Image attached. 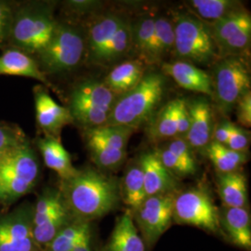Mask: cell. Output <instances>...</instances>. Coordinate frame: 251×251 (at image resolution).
I'll list each match as a JSON object with an SVG mask.
<instances>
[{"instance_id": "6da1fadb", "label": "cell", "mask_w": 251, "mask_h": 251, "mask_svg": "<svg viewBox=\"0 0 251 251\" xmlns=\"http://www.w3.org/2000/svg\"><path fill=\"white\" fill-rule=\"evenodd\" d=\"M60 192L73 220L88 222L107 215L120 200L117 179L86 168L70 179L61 180Z\"/></svg>"}, {"instance_id": "7a4b0ae2", "label": "cell", "mask_w": 251, "mask_h": 251, "mask_svg": "<svg viewBox=\"0 0 251 251\" xmlns=\"http://www.w3.org/2000/svg\"><path fill=\"white\" fill-rule=\"evenodd\" d=\"M57 23L48 2L14 3L9 48L35 57L50 42Z\"/></svg>"}, {"instance_id": "3957f363", "label": "cell", "mask_w": 251, "mask_h": 251, "mask_svg": "<svg viewBox=\"0 0 251 251\" xmlns=\"http://www.w3.org/2000/svg\"><path fill=\"white\" fill-rule=\"evenodd\" d=\"M165 86L161 74L144 75L135 88L117 97L105 125L126 126L136 129L150 120L161 102Z\"/></svg>"}, {"instance_id": "277c9868", "label": "cell", "mask_w": 251, "mask_h": 251, "mask_svg": "<svg viewBox=\"0 0 251 251\" xmlns=\"http://www.w3.org/2000/svg\"><path fill=\"white\" fill-rule=\"evenodd\" d=\"M46 75L74 70L86 59V34L77 25L59 22L48 45L34 57Z\"/></svg>"}, {"instance_id": "5b68a950", "label": "cell", "mask_w": 251, "mask_h": 251, "mask_svg": "<svg viewBox=\"0 0 251 251\" xmlns=\"http://www.w3.org/2000/svg\"><path fill=\"white\" fill-rule=\"evenodd\" d=\"M40 165L29 140L0 161V205L8 206L29 194L37 183Z\"/></svg>"}, {"instance_id": "8992f818", "label": "cell", "mask_w": 251, "mask_h": 251, "mask_svg": "<svg viewBox=\"0 0 251 251\" xmlns=\"http://www.w3.org/2000/svg\"><path fill=\"white\" fill-rule=\"evenodd\" d=\"M116 99L117 96L102 81L86 79L73 87L67 108L73 122L88 130L106 124Z\"/></svg>"}, {"instance_id": "52a82bcc", "label": "cell", "mask_w": 251, "mask_h": 251, "mask_svg": "<svg viewBox=\"0 0 251 251\" xmlns=\"http://www.w3.org/2000/svg\"><path fill=\"white\" fill-rule=\"evenodd\" d=\"M174 52L179 61L194 65H209L219 59V51L208 25L191 14L175 20Z\"/></svg>"}, {"instance_id": "ba28073f", "label": "cell", "mask_w": 251, "mask_h": 251, "mask_svg": "<svg viewBox=\"0 0 251 251\" xmlns=\"http://www.w3.org/2000/svg\"><path fill=\"white\" fill-rule=\"evenodd\" d=\"M211 79L216 105L225 116L233 111L239 100L251 91V71L243 57L219 59Z\"/></svg>"}, {"instance_id": "9c48e42d", "label": "cell", "mask_w": 251, "mask_h": 251, "mask_svg": "<svg viewBox=\"0 0 251 251\" xmlns=\"http://www.w3.org/2000/svg\"><path fill=\"white\" fill-rule=\"evenodd\" d=\"M173 219L179 225H192L209 233L221 230L219 209L206 190L193 188L176 195Z\"/></svg>"}, {"instance_id": "30bf717a", "label": "cell", "mask_w": 251, "mask_h": 251, "mask_svg": "<svg viewBox=\"0 0 251 251\" xmlns=\"http://www.w3.org/2000/svg\"><path fill=\"white\" fill-rule=\"evenodd\" d=\"M211 36L218 48L219 56L245 57L250 51L251 41V16L247 9L208 25Z\"/></svg>"}, {"instance_id": "8fae6325", "label": "cell", "mask_w": 251, "mask_h": 251, "mask_svg": "<svg viewBox=\"0 0 251 251\" xmlns=\"http://www.w3.org/2000/svg\"><path fill=\"white\" fill-rule=\"evenodd\" d=\"M175 198V192L148 197L132 212L144 241L149 246L156 242L171 226Z\"/></svg>"}, {"instance_id": "7c38bea8", "label": "cell", "mask_w": 251, "mask_h": 251, "mask_svg": "<svg viewBox=\"0 0 251 251\" xmlns=\"http://www.w3.org/2000/svg\"><path fill=\"white\" fill-rule=\"evenodd\" d=\"M34 205L24 203L0 217V251H34Z\"/></svg>"}, {"instance_id": "4fadbf2b", "label": "cell", "mask_w": 251, "mask_h": 251, "mask_svg": "<svg viewBox=\"0 0 251 251\" xmlns=\"http://www.w3.org/2000/svg\"><path fill=\"white\" fill-rule=\"evenodd\" d=\"M33 93L38 128L44 136L60 139L63 127L74 123L69 109L56 102L43 85H36Z\"/></svg>"}, {"instance_id": "5bb4252c", "label": "cell", "mask_w": 251, "mask_h": 251, "mask_svg": "<svg viewBox=\"0 0 251 251\" xmlns=\"http://www.w3.org/2000/svg\"><path fill=\"white\" fill-rule=\"evenodd\" d=\"M124 18L116 13H107L90 22L85 31L87 63L98 66L102 52Z\"/></svg>"}, {"instance_id": "9a60e30c", "label": "cell", "mask_w": 251, "mask_h": 251, "mask_svg": "<svg viewBox=\"0 0 251 251\" xmlns=\"http://www.w3.org/2000/svg\"><path fill=\"white\" fill-rule=\"evenodd\" d=\"M188 107L191 122L184 139L193 150L206 149L212 140L215 127L212 108L205 99L195 100Z\"/></svg>"}, {"instance_id": "2e32d148", "label": "cell", "mask_w": 251, "mask_h": 251, "mask_svg": "<svg viewBox=\"0 0 251 251\" xmlns=\"http://www.w3.org/2000/svg\"><path fill=\"white\" fill-rule=\"evenodd\" d=\"M144 175L146 197L174 193L177 187V179L162 164L156 153L144 152L139 159Z\"/></svg>"}, {"instance_id": "e0dca14e", "label": "cell", "mask_w": 251, "mask_h": 251, "mask_svg": "<svg viewBox=\"0 0 251 251\" xmlns=\"http://www.w3.org/2000/svg\"><path fill=\"white\" fill-rule=\"evenodd\" d=\"M0 75L32 78L40 82L46 88H53L48 76L40 70L36 59L13 48H7L0 54Z\"/></svg>"}, {"instance_id": "ac0fdd59", "label": "cell", "mask_w": 251, "mask_h": 251, "mask_svg": "<svg viewBox=\"0 0 251 251\" xmlns=\"http://www.w3.org/2000/svg\"><path fill=\"white\" fill-rule=\"evenodd\" d=\"M162 71L184 90L212 96L211 76L192 63L183 61L163 63Z\"/></svg>"}, {"instance_id": "d6986e66", "label": "cell", "mask_w": 251, "mask_h": 251, "mask_svg": "<svg viewBox=\"0 0 251 251\" xmlns=\"http://www.w3.org/2000/svg\"><path fill=\"white\" fill-rule=\"evenodd\" d=\"M36 147L47 168L53 171L61 180L70 179L77 172L74 167L70 153L63 147L61 139L44 136L36 139Z\"/></svg>"}, {"instance_id": "ffe728a7", "label": "cell", "mask_w": 251, "mask_h": 251, "mask_svg": "<svg viewBox=\"0 0 251 251\" xmlns=\"http://www.w3.org/2000/svg\"><path fill=\"white\" fill-rule=\"evenodd\" d=\"M220 225L223 226L233 245L251 250V218L248 207L223 206L219 211Z\"/></svg>"}, {"instance_id": "44dd1931", "label": "cell", "mask_w": 251, "mask_h": 251, "mask_svg": "<svg viewBox=\"0 0 251 251\" xmlns=\"http://www.w3.org/2000/svg\"><path fill=\"white\" fill-rule=\"evenodd\" d=\"M145 75V64L134 59L116 65L109 73L103 84L117 97L132 90Z\"/></svg>"}, {"instance_id": "7402d4cb", "label": "cell", "mask_w": 251, "mask_h": 251, "mask_svg": "<svg viewBox=\"0 0 251 251\" xmlns=\"http://www.w3.org/2000/svg\"><path fill=\"white\" fill-rule=\"evenodd\" d=\"M144 251V241L135 225L133 214L126 210L117 218L108 244V251Z\"/></svg>"}, {"instance_id": "603a6c76", "label": "cell", "mask_w": 251, "mask_h": 251, "mask_svg": "<svg viewBox=\"0 0 251 251\" xmlns=\"http://www.w3.org/2000/svg\"><path fill=\"white\" fill-rule=\"evenodd\" d=\"M218 191L224 206L229 207L248 206V180L241 171L218 174Z\"/></svg>"}, {"instance_id": "cb8c5ba5", "label": "cell", "mask_w": 251, "mask_h": 251, "mask_svg": "<svg viewBox=\"0 0 251 251\" xmlns=\"http://www.w3.org/2000/svg\"><path fill=\"white\" fill-rule=\"evenodd\" d=\"M187 6L191 15L207 25L244 9L242 4L234 0H192Z\"/></svg>"}, {"instance_id": "d4e9b609", "label": "cell", "mask_w": 251, "mask_h": 251, "mask_svg": "<svg viewBox=\"0 0 251 251\" xmlns=\"http://www.w3.org/2000/svg\"><path fill=\"white\" fill-rule=\"evenodd\" d=\"M154 18L150 14L140 17L131 23L132 48L138 60L146 64H152V55L154 39Z\"/></svg>"}, {"instance_id": "484cf974", "label": "cell", "mask_w": 251, "mask_h": 251, "mask_svg": "<svg viewBox=\"0 0 251 251\" xmlns=\"http://www.w3.org/2000/svg\"><path fill=\"white\" fill-rule=\"evenodd\" d=\"M84 138L91 160L100 170L115 171L125 160L126 152L117 151L103 144L89 130H84Z\"/></svg>"}, {"instance_id": "4316f807", "label": "cell", "mask_w": 251, "mask_h": 251, "mask_svg": "<svg viewBox=\"0 0 251 251\" xmlns=\"http://www.w3.org/2000/svg\"><path fill=\"white\" fill-rule=\"evenodd\" d=\"M132 48L131 23L124 18L100 59L98 66H110L121 61Z\"/></svg>"}, {"instance_id": "83f0119b", "label": "cell", "mask_w": 251, "mask_h": 251, "mask_svg": "<svg viewBox=\"0 0 251 251\" xmlns=\"http://www.w3.org/2000/svg\"><path fill=\"white\" fill-rule=\"evenodd\" d=\"M144 175L140 164L130 167L125 173L120 184V198L131 212L136 211L146 199Z\"/></svg>"}, {"instance_id": "f1b7e54d", "label": "cell", "mask_w": 251, "mask_h": 251, "mask_svg": "<svg viewBox=\"0 0 251 251\" xmlns=\"http://www.w3.org/2000/svg\"><path fill=\"white\" fill-rule=\"evenodd\" d=\"M174 25L165 16L154 18V39L152 47V63H160L174 52Z\"/></svg>"}, {"instance_id": "f546056e", "label": "cell", "mask_w": 251, "mask_h": 251, "mask_svg": "<svg viewBox=\"0 0 251 251\" xmlns=\"http://www.w3.org/2000/svg\"><path fill=\"white\" fill-rule=\"evenodd\" d=\"M73 218L69 214L65 205L56 210L53 214L47 218L38 226L33 228V235L36 247L43 251L46 247L52 241L54 237L68 224Z\"/></svg>"}, {"instance_id": "4dcf8cb0", "label": "cell", "mask_w": 251, "mask_h": 251, "mask_svg": "<svg viewBox=\"0 0 251 251\" xmlns=\"http://www.w3.org/2000/svg\"><path fill=\"white\" fill-rule=\"evenodd\" d=\"M206 152L218 174L239 171V168L248 159L247 152H235L215 142L209 143L206 147Z\"/></svg>"}, {"instance_id": "1f68e13d", "label": "cell", "mask_w": 251, "mask_h": 251, "mask_svg": "<svg viewBox=\"0 0 251 251\" xmlns=\"http://www.w3.org/2000/svg\"><path fill=\"white\" fill-rule=\"evenodd\" d=\"M149 138L154 142L178 137L175 117V100L168 102L161 110L152 117L148 127Z\"/></svg>"}, {"instance_id": "d6a6232c", "label": "cell", "mask_w": 251, "mask_h": 251, "mask_svg": "<svg viewBox=\"0 0 251 251\" xmlns=\"http://www.w3.org/2000/svg\"><path fill=\"white\" fill-rule=\"evenodd\" d=\"M90 233V223L73 220L59 232L43 251H72L77 243Z\"/></svg>"}, {"instance_id": "836d02e7", "label": "cell", "mask_w": 251, "mask_h": 251, "mask_svg": "<svg viewBox=\"0 0 251 251\" xmlns=\"http://www.w3.org/2000/svg\"><path fill=\"white\" fill-rule=\"evenodd\" d=\"M100 141L117 151L126 152V146L136 129L126 126H101L88 129Z\"/></svg>"}, {"instance_id": "e575fe53", "label": "cell", "mask_w": 251, "mask_h": 251, "mask_svg": "<svg viewBox=\"0 0 251 251\" xmlns=\"http://www.w3.org/2000/svg\"><path fill=\"white\" fill-rule=\"evenodd\" d=\"M27 140L26 135L18 125L0 120V161Z\"/></svg>"}, {"instance_id": "d590c367", "label": "cell", "mask_w": 251, "mask_h": 251, "mask_svg": "<svg viewBox=\"0 0 251 251\" xmlns=\"http://www.w3.org/2000/svg\"><path fill=\"white\" fill-rule=\"evenodd\" d=\"M154 152L161 161L163 166L171 172V174L176 177H187L193 175L197 172L196 169L189 167L182 160H180L177 155L171 152L165 146L160 149H156Z\"/></svg>"}, {"instance_id": "8d00e7d4", "label": "cell", "mask_w": 251, "mask_h": 251, "mask_svg": "<svg viewBox=\"0 0 251 251\" xmlns=\"http://www.w3.org/2000/svg\"><path fill=\"white\" fill-rule=\"evenodd\" d=\"M14 3L0 0V49L9 48Z\"/></svg>"}, {"instance_id": "74e56055", "label": "cell", "mask_w": 251, "mask_h": 251, "mask_svg": "<svg viewBox=\"0 0 251 251\" xmlns=\"http://www.w3.org/2000/svg\"><path fill=\"white\" fill-rule=\"evenodd\" d=\"M167 149H169L171 152H173L175 155H177L180 160L187 164L189 167L193 169H198L197 162L194 155V150L191 148L188 143L184 138L176 137L174 139H171V142L165 146Z\"/></svg>"}, {"instance_id": "f35d334b", "label": "cell", "mask_w": 251, "mask_h": 251, "mask_svg": "<svg viewBox=\"0 0 251 251\" xmlns=\"http://www.w3.org/2000/svg\"><path fill=\"white\" fill-rule=\"evenodd\" d=\"M251 144V134L238 126L232 124L226 147L235 152H247Z\"/></svg>"}, {"instance_id": "ab89813d", "label": "cell", "mask_w": 251, "mask_h": 251, "mask_svg": "<svg viewBox=\"0 0 251 251\" xmlns=\"http://www.w3.org/2000/svg\"><path fill=\"white\" fill-rule=\"evenodd\" d=\"M175 100V117L177 124L178 137L184 138L187 134L191 122L188 103L183 99H176Z\"/></svg>"}, {"instance_id": "60d3db41", "label": "cell", "mask_w": 251, "mask_h": 251, "mask_svg": "<svg viewBox=\"0 0 251 251\" xmlns=\"http://www.w3.org/2000/svg\"><path fill=\"white\" fill-rule=\"evenodd\" d=\"M237 121L243 127H251V92L244 95L234 108Z\"/></svg>"}, {"instance_id": "b9f144b4", "label": "cell", "mask_w": 251, "mask_h": 251, "mask_svg": "<svg viewBox=\"0 0 251 251\" xmlns=\"http://www.w3.org/2000/svg\"><path fill=\"white\" fill-rule=\"evenodd\" d=\"M99 6L100 2L98 1L73 0V1L65 2V7L67 9L77 15H86L88 13H90L91 11L95 10Z\"/></svg>"}, {"instance_id": "7bdbcfd3", "label": "cell", "mask_w": 251, "mask_h": 251, "mask_svg": "<svg viewBox=\"0 0 251 251\" xmlns=\"http://www.w3.org/2000/svg\"><path fill=\"white\" fill-rule=\"evenodd\" d=\"M232 124L233 123H231L230 121H224L222 124L215 126L214 130H213L211 142H215L217 144H222L225 146L228 142L229 136H230Z\"/></svg>"}, {"instance_id": "ee69618b", "label": "cell", "mask_w": 251, "mask_h": 251, "mask_svg": "<svg viewBox=\"0 0 251 251\" xmlns=\"http://www.w3.org/2000/svg\"><path fill=\"white\" fill-rule=\"evenodd\" d=\"M72 251H93L92 249V234H87L77 245L73 249Z\"/></svg>"}, {"instance_id": "f6af8a7d", "label": "cell", "mask_w": 251, "mask_h": 251, "mask_svg": "<svg viewBox=\"0 0 251 251\" xmlns=\"http://www.w3.org/2000/svg\"><path fill=\"white\" fill-rule=\"evenodd\" d=\"M41 251V250H36V251Z\"/></svg>"}]
</instances>
